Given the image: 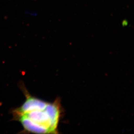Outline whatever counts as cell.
I'll return each instance as SVG.
<instances>
[{
  "label": "cell",
  "mask_w": 134,
  "mask_h": 134,
  "mask_svg": "<svg viewBox=\"0 0 134 134\" xmlns=\"http://www.w3.org/2000/svg\"><path fill=\"white\" fill-rule=\"evenodd\" d=\"M21 106L14 110L13 115L26 131L38 134L57 133L61 115L60 99L49 103L27 95Z\"/></svg>",
  "instance_id": "obj_1"
}]
</instances>
